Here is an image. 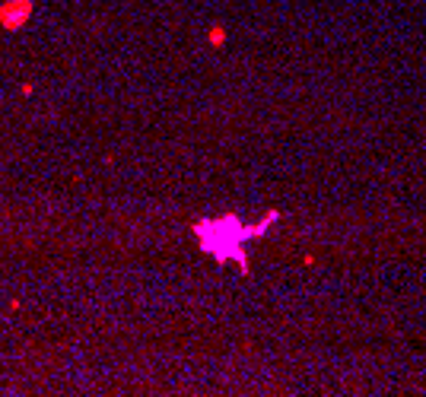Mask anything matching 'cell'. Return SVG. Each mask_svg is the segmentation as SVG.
Segmentation results:
<instances>
[{
  "label": "cell",
  "mask_w": 426,
  "mask_h": 397,
  "mask_svg": "<svg viewBox=\"0 0 426 397\" xmlns=\"http://www.w3.org/2000/svg\"><path fill=\"white\" fill-rule=\"evenodd\" d=\"M210 41H213V45H223V41H226V32H223V29H210Z\"/></svg>",
  "instance_id": "1"
}]
</instances>
